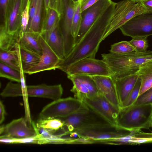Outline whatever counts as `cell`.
<instances>
[{
  "instance_id": "obj_17",
  "label": "cell",
  "mask_w": 152,
  "mask_h": 152,
  "mask_svg": "<svg viewBox=\"0 0 152 152\" xmlns=\"http://www.w3.org/2000/svg\"><path fill=\"white\" fill-rule=\"evenodd\" d=\"M63 91L61 84L49 86L42 84L26 86L22 96L46 98L54 101L61 98Z\"/></svg>"
},
{
  "instance_id": "obj_11",
  "label": "cell",
  "mask_w": 152,
  "mask_h": 152,
  "mask_svg": "<svg viewBox=\"0 0 152 152\" xmlns=\"http://www.w3.org/2000/svg\"><path fill=\"white\" fill-rule=\"evenodd\" d=\"M63 12L59 27L64 41L65 57L68 55L75 46V39L71 31L72 21L75 3L72 0H63Z\"/></svg>"
},
{
  "instance_id": "obj_31",
  "label": "cell",
  "mask_w": 152,
  "mask_h": 152,
  "mask_svg": "<svg viewBox=\"0 0 152 152\" xmlns=\"http://www.w3.org/2000/svg\"><path fill=\"white\" fill-rule=\"evenodd\" d=\"M81 13L80 2H76L71 26L72 34L75 39L78 34L81 25Z\"/></svg>"
},
{
  "instance_id": "obj_9",
  "label": "cell",
  "mask_w": 152,
  "mask_h": 152,
  "mask_svg": "<svg viewBox=\"0 0 152 152\" xmlns=\"http://www.w3.org/2000/svg\"><path fill=\"white\" fill-rule=\"evenodd\" d=\"M119 28L124 35L132 38L152 35V11L135 16Z\"/></svg>"
},
{
  "instance_id": "obj_42",
  "label": "cell",
  "mask_w": 152,
  "mask_h": 152,
  "mask_svg": "<svg viewBox=\"0 0 152 152\" xmlns=\"http://www.w3.org/2000/svg\"><path fill=\"white\" fill-rule=\"evenodd\" d=\"M147 11H152V0H148L142 2Z\"/></svg>"
},
{
  "instance_id": "obj_7",
  "label": "cell",
  "mask_w": 152,
  "mask_h": 152,
  "mask_svg": "<svg viewBox=\"0 0 152 152\" xmlns=\"http://www.w3.org/2000/svg\"><path fill=\"white\" fill-rule=\"evenodd\" d=\"M72 132H76L79 137L92 139L95 142H105L111 139L127 137L132 132V131L111 124L76 129Z\"/></svg>"
},
{
  "instance_id": "obj_34",
  "label": "cell",
  "mask_w": 152,
  "mask_h": 152,
  "mask_svg": "<svg viewBox=\"0 0 152 152\" xmlns=\"http://www.w3.org/2000/svg\"><path fill=\"white\" fill-rule=\"evenodd\" d=\"M147 37H134L129 42L134 47L135 51L137 52H143L146 51L148 47Z\"/></svg>"
},
{
  "instance_id": "obj_41",
  "label": "cell",
  "mask_w": 152,
  "mask_h": 152,
  "mask_svg": "<svg viewBox=\"0 0 152 152\" xmlns=\"http://www.w3.org/2000/svg\"><path fill=\"white\" fill-rule=\"evenodd\" d=\"M6 111L4 104L1 101L0 102V124H1L5 119Z\"/></svg>"
},
{
  "instance_id": "obj_21",
  "label": "cell",
  "mask_w": 152,
  "mask_h": 152,
  "mask_svg": "<svg viewBox=\"0 0 152 152\" xmlns=\"http://www.w3.org/2000/svg\"><path fill=\"white\" fill-rule=\"evenodd\" d=\"M41 34L26 32L20 37L19 44L26 49L42 56V50L39 40Z\"/></svg>"
},
{
  "instance_id": "obj_28",
  "label": "cell",
  "mask_w": 152,
  "mask_h": 152,
  "mask_svg": "<svg viewBox=\"0 0 152 152\" xmlns=\"http://www.w3.org/2000/svg\"><path fill=\"white\" fill-rule=\"evenodd\" d=\"M44 0H38L34 16L28 25L26 32L41 33L42 22L41 18Z\"/></svg>"
},
{
  "instance_id": "obj_12",
  "label": "cell",
  "mask_w": 152,
  "mask_h": 152,
  "mask_svg": "<svg viewBox=\"0 0 152 152\" xmlns=\"http://www.w3.org/2000/svg\"><path fill=\"white\" fill-rule=\"evenodd\" d=\"M112 1L111 0H99L81 12V22L78 34L75 38V46Z\"/></svg>"
},
{
  "instance_id": "obj_36",
  "label": "cell",
  "mask_w": 152,
  "mask_h": 152,
  "mask_svg": "<svg viewBox=\"0 0 152 152\" xmlns=\"http://www.w3.org/2000/svg\"><path fill=\"white\" fill-rule=\"evenodd\" d=\"M152 104V86L139 95L133 104L134 105Z\"/></svg>"
},
{
  "instance_id": "obj_1",
  "label": "cell",
  "mask_w": 152,
  "mask_h": 152,
  "mask_svg": "<svg viewBox=\"0 0 152 152\" xmlns=\"http://www.w3.org/2000/svg\"><path fill=\"white\" fill-rule=\"evenodd\" d=\"M116 3L113 1L99 17L71 52L61 60L57 69L65 72L76 62L86 58H95L110 21Z\"/></svg>"
},
{
  "instance_id": "obj_37",
  "label": "cell",
  "mask_w": 152,
  "mask_h": 152,
  "mask_svg": "<svg viewBox=\"0 0 152 152\" xmlns=\"http://www.w3.org/2000/svg\"><path fill=\"white\" fill-rule=\"evenodd\" d=\"M49 7L57 12L61 19L63 12V0H49Z\"/></svg>"
},
{
  "instance_id": "obj_44",
  "label": "cell",
  "mask_w": 152,
  "mask_h": 152,
  "mask_svg": "<svg viewBox=\"0 0 152 152\" xmlns=\"http://www.w3.org/2000/svg\"><path fill=\"white\" fill-rule=\"evenodd\" d=\"M5 129V126L3 125L0 126V134L1 135L3 133Z\"/></svg>"
},
{
  "instance_id": "obj_19",
  "label": "cell",
  "mask_w": 152,
  "mask_h": 152,
  "mask_svg": "<svg viewBox=\"0 0 152 152\" xmlns=\"http://www.w3.org/2000/svg\"><path fill=\"white\" fill-rule=\"evenodd\" d=\"M137 72L130 73L119 78H113L120 107L127 98L139 77Z\"/></svg>"
},
{
  "instance_id": "obj_24",
  "label": "cell",
  "mask_w": 152,
  "mask_h": 152,
  "mask_svg": "<svg viewBox=\"0 0 152 152\" xmlns=\"http://www.w3.org/2000/svg\"><path fill=\"white\" fill-rule=\"evenodd\" d=\"M118 142L119 144L130 145L152 143V133L145 132L141 130L134 131L129 136L119 138Z\"/></svg>"
},
{
  "instance_id": "obj_16",
  "label": "cell",
  "mask_w": 152,
  "mask_h": 152,
  "mask_svg": "<svg viewBox=\"0 0 152 152\" xmlns=\"http://www.w3.org/2000/svg\"><path fill=\"white\" fill-rule=\"evenodd\" d=\"M4 134L0 137H7L21 139L36 136L37 132L34 128L28 126L26 119L21 118L13 120L5 126Z\"/></svg>"
},
{
  "instance_id": "obj_35",
  "label": "cell",
  "mask_w": 152,
  "mask_h": 152,
  "mask_svg": "<svg viewBox=\"0 0 152 152\" xmlns=\"http://www.w3.org/2000/svg\"><path fill=\"white\" fill-rule=\"evenodd\" d=\"M31 0H28L26 6L23 11L21 16V26L19 32L20 37L26 32L29 23V9Z\"/></svg>"
},
{
  "instance_id": "obj_3",
  "label": "cell",
  "mask_w": 152,
  "mask_h": 152,
  "mask_svg": "<svg viewBox=\"0 0 152 152\" xmlns=\"http://www.w3.org/2000/svg\"><path fill=\"white\" fill-rule=\"evenodd\" d=\"M152 119V104L131 106L120 108L116 126L134 132L148 129Z\"/></svg>"
},
{
  "instance_id": "obj_23",
  "label": "cell",
  "mask_w": 152,
  "mask_h": 152,
  "mask_svg": "<svg viewBox=\"0 0 152 152\" xmlns=\"http://www.w3.org/2000/svg\"><path fill=\"white\" fill-rule=\"evenodd\" d=\"M137 73L141 79L140 95L152 86V59L143 64Z\"/></svg>"
},
{
  "instance_id": "obj_29",
  "label": "cell",
  "mask_w": 152,
  "mask_h": 152,
  "mask_svg": "<svg viewBox=\"0 0 152 152\" xmlns=\"http://www.w3.org/2000/svg\"><path fill=\"white\" fill-rule=\"evenodd\" d=\"M0 77L11 81L20 83L21 73L0 61Z\"/></svg>"
},
{
  "instance_id": "obj_46",
  "label": "cell",
  "mask_w": 152,
  "mask_h": 152,
  "mask_svg": "<svg viewBox=\"0 0 152 152\" xmlns=\"http://www.w3.org/2000/svg\"><path fill=\"white\" fill-rule=\"evenodd\" d=\"M73 1L75 2H77L79 1V0H72Z\"/></svg>"
},
{
  "instance_id": "obj_6",
  "label": "cell",
  "mask_w": 152,
  "mask_h": 152,
  "mask_svg": "<svg viewBox=\"0 0 152 152\" xmlns=\"http://www.w3.org/2000/svg\"><path fill=\"white\" fill-rule=\"evenodd\" d=\"M84 105L81 101L75 97L61 98L44 107L39 113V117L44 119L65 117L78 111Z\"/></svg>"
},
{
  "instance_id": "obj_27",
  "label": "cell",
  "mask_w": 152,
  "mask_h": 152,
  "mask_svg": "<svg viewBox=\"0 0 152 152\" xmlns=\"http://www.w3.org/2000/svg\"><path fill=\"white\" fill-rule=\"evenodd\" d=\"M45 11V15L42 22L41 34L47 33L59 24L61 18L57 12L50 8Z\"/></svg>"
},
{
  "instance_id": "obj_39",
  "label": "cell",
  "mask_w": 152,
  "mask_h": 152,
  "mask_svg": "<svg viewBox=\"0 0 152 152\" xmlns=\"http://www.w3.org/2000/svg\"><path fill=\"white\" fill-rule=\"evenodd\" d=\"M94 142V141L92 139L84 137H79L76 139L71 140L69 143L91 144Z\"/></svg>"
},
{
  "instance_id": "obj_38",
  "label": "cell",
  "mask_w": 152,
  "mask_h": 152,
  "mask_svg": "<svg viewBox=\"0 0 152 152\" xmlns=\"http://www.w3.org/2000/svg\"><path fill=\"white\" fill-rule=\"evenodd\" d=\"M10 0H0L1 20L4 24L5 21L7 7Z\"/></svg>"
},
{
  "instance_id": "obj_15",
  "label": "cell",
  "mask_w": 152,
  "mask_h": 152,
  "mask_svg": "<svg viewBox=\"0 0 152 152\" xmlns=\"http://www.w3.org/2000/svg\"><path fill=\"white\" fill-rule=\"evenodd\" d=\"M22 2L23 0H10L9 2L4 24L6 30L10 34L14 35L20 31Z\"/></svg>"
},
{
  "instance_id": "obj_47",
  "label": "cell",
  "mask_w": 152,
  "mask_h": 152,
  "mask_svg": "<svg viewBox=\"0 0 152 152\" xmlns=\"http://www.w3.org/2000/svg\"><path fill=\"white\" fill-rule=\"evenodd\" d=\"M82 0H79V1H80Z\"/></svg>"
},
{
  "instance_id": "obj_33",
  "label": "cell",
  "mask_w": 152,
  "mask_h": 152,
  "mask_svg": "<svg viewBox=\"0 0 152 152\" xmlns=\"http://www.w3.org/2000/svg\"><path fill=\"white\" fill-rule=\"evenodd\" d=\"M110 53L116 54H124L135 51L134 47L129 41H122L112 45Z\"/></svg>"
},
{
  "instance_id": "obj_43",
  "label": "cell",
  "mask_w": 152,
  "mask_h": 152,
  "mask_svg": "<svg viewBox=\"0 0 152 152\" xmlns=\"http://www.w3.org/2000/svg\"><path fill=\"white\" fill-rule=\"evenodd\" d=\"M44 7L45 10H47L49 8V0H44Z\"/></svg>"
},
{
  "instance_id": "obj_25",
  "label": "cell",
  "mask_w": 152,
  "mask_h": 152,
  "mask_svg": "<svg viewBox=\"0 0 152 152\" xmlns=\"http://www.w3.org/2000/svg\"><path fill=\"white\" fill-rule=\"evenodd\" d=\"M19 44L15 49L11 50H0V61L20 71L22 68L18 53Z\"/></svg>"
},
{
  "instance_id": "obj_40",
  "label": "cell",
  "mask_w": 152,
  "mask_h": 152,
  "mask_svg": "<svg viewBox=\"0 0 152 152\" xmlns=\"http://www.w3.org/2000/svg\"><path fill=\"white\" fill-rule=\"evenodd\" d=\"M99 0H82L80 2L81 12L91 6Z\"/></svg>"
},
{
  "instance_id": "obj_32",
  "label": "cell",
  "mask_w": 152,
  "mask_h": 152,
  "mask_svg": "<svg viewBox=\"0 0 152 152\" xmlns=\"http://www.w3.org/2000/svg\"><path fill=\"white\" fill-rule=\"evenodd\" d=\"M141 79L139 77L132 90L126 99L121 105L120 108L126 107L133 104L139 95Z\"/></svg>"
},
{
  "instance_id": "obj_8",
  "label": "cell",
  "mask_w": 152,
  "mask_h": 152,
  "mask_svg": "<svg viewBox=\"0 0 152 152\" xmlns=\"http://www.w3.org/2000/svg\"><path fill=\"white\" fill-rule=\"evenodd\" d=\"M65 72L67 75H112L110 69L102 59L91 58H84L76 62L69 67Z\"/></svg>"
},
{
  "instance_id": "obj_5",
  "label": "cell",
  "mask_w": 152,
  "mask_h": 152,
  "mask_svg": "<svg viewBox=\"0 0 152 152\" xmlns=\"http://www.w3.org/2000/svg\"><path fill=\"white\" fill-rule=\"evenodd\" d=\"M147 11L142 2L135 3L131 0H123L116 3L103 40L133 17Z\"/></svg>"
},
{
  "instance_id": "obj_22",
  "label": "cell",
  "mask_w": 152,
  "mask_h": 152,
  "mask_svg": "<svg viewBox=\"0 0 152 152\" xmlns=\"http://www.w3.org/2000/svg\"><path fill=\"white\" fill-rule=\"evenodd\" d=\"M18 50L22 69L24 73H27L31 68L39 63L41 56L19 44Z\"/></svg>"
},
{
  "instance_id": "obj_2",
  "label": "cell",
  "mask_w": 152,
  "mask_h": 152,
  "mask_svg": "<svg viewBox=\"0 0 152 152\" xmlns=\"http://www.w3.org/2000/svg\"><path fill=\"white\" fill-rule=\"evenodd\" d=\"M102 60L107 64L114 79L138 70L144 63L152 59V51H135L124 54L112 53L102 54Z\"/></svg>"
},
{
  "instance_id": "obj_20",
  "label": "cell",
  "mask_w": 152,
  "mask_h": 152,
  "mask_svg": "<svg viewBox=\"0 0 152 152\" xmlns=\"http://www.w3.org/2000/svg\"><path fill=\"white\" fill-rule=\"evenodd\" d=\"M59 25L48 32L41 34L51 49L62 59L65 57L64 43Z\"/></svg>"
},
{
  "instance_id": "obj_14",
  "label": "cell",
  "mask_w": 152,
  "mask_h": 152,
  "mask_svg": "<svg viewBox=\"0 0 152 152\" xmlns=\"http://www.w3.org/2000/svg\"><path fill=\"white\" fill-rule=\"evenodd\" d=\"M39 40L42 48V54L39 63L28 72L27 73L29 75L57 69L61 59L51 49L41 34Z\"/></svg>"
},
{
  "instance_id": "obj_10",
  "label": "cell",
  "mask_w": 152,
  "mask_h": 152,
  "mask_svg": "<svg viewBox=\"0 0 152 152\" xmlns=\"http://www.w3.org/2000/svg\"><path fill=\"white\" fill-rule=\"evenodd\" d=\"M81 101L110 124L116 126L120 108L113 105L103 96L99 93L92 98L84 99Z\"/></svg>"
},
{
  "instance_id": "obj_18",
  "label": "cell",
  "mask_w": 152,
  "mask_h": 152,
  "mask_svg": "<svg viewBox=\"0 0 152 152\" xmlns=\"http://www.w3.org/2000/svg\"><path fill=\"white\" fill-rule=\"evenodd\" d=\"M96 85L99 93L103 96L115 106L120 108L114 80L112 76H91Z\"/></svg>"
},
{
  "instance_id": "obj_45",
  "label": "cell",
  "mask_w": 152,
  "mask_h": 152,
  "mask_svg": "<svg viewBox=\"0 0 152 152\" xmlns=\"http://www.w3.org/2000/svg\"><path fill=\"white\" fill-rule=\"evenodd\" d=\"M137 3L139 2H142L143 1H146L148 0H131Z\"/></svg>"
},
{
  "instance_id": "obj_26",
  "label": "cell",
  "mask_w": 152,
  "mask_h": 152,
  "mask_svg": "<svg viewBox=\"0 0 152 152\" xmlns=\"http://www.w3.org/2000/svg\"><path fill=\"white\" fill-rule=\"evenodd\" d=\"M19 32L14 35L10 34L6 30L4 24H1L0 50H11L15 49L16 46L19 43Z\"/></svg>"
},
{
  "instance_id": "obj_4",
  "label": "cell",
  "mask_w": 152,
  "mask_h": 152,
  "mask_svg": "<svg viewBox=\"0 0 152 152\" xmlns=\"http://www.w3.org/2000/svg\"><path fill=\"white\" fill-rule=\"evenodd\" d=\"M58 118L63 123L61 128L63 133L66 135L76 129L111 124L85 104L76 112L65 117Z\"/></svg>"
},
{
  "instance_id": "obj_13",
  "label": "cell",
  "mask_w": 152,
  "mask_h": 152,
  "mask_svg": "<svg viewBox=\"0 0 152 152\" xmlns=\"http://www.w3.org/2000/svg\"><path fill=\"white\" fill-rule=\"evenodd\" d=\"M73 84L70 91L74 97L82 101L92 98L99 93L96 83L91 76L84 75H67Z\"/></svg>"
},
{
  "instance_id": "obj_30",
  "label": "cell",
  "mask_w": 152,
  "mask_h": 152,
  "mask_svg": "<svg viewBox=\"0 0 152 152\" xmlns=\"http://www.w3.org/2000/svg\"><path fill=\"white\" fill-rule=\"evenodd\" d=\"M63 123L58 118L50 119L40 118L37 124V126L43 128L52 132H55L61 128Z\"/></svg>"
}]
</instances>
